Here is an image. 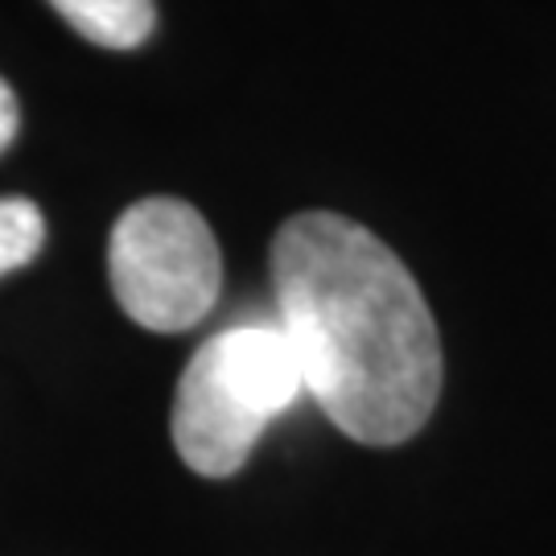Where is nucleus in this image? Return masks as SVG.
<instances>
[{"mask_svg":"<svg viewBox=\"0 0 556 556\" xmlns=\"http://www.w3.org/2000/svg\"><path fill=\"white\" fill-rule=\"evenodd\" d=\"M280 334L301 388L358 445L417 438L441 396V338L404 260L363 223L305 211L273 236Z\"/></svg>","mask_w":556,"mask_h":556,"instance_id":"obj_1","label":"nucleus"},{"mask_svg":"<svg viewBox=\"0 0 556 556\" xmlns=\"http://www.w3.org/2000/svg\"><path fill=\"white\" fill-rule=\"evenodd\" d=\"M108 277L119 309L157 330L181 334L199 326L223 289V256L215 231L181 199H140L112 227Z\"/></svg>","mask_w":556,"mask_h":556,"instance_id":"obj_3","label":"nucleus"},{"mask_svg":"<svg viewBox=\"0 0 556 556\" xmlns=\"http://www.w3.org/2000/svg\"><path fill=\"white\" fill-rule=\"evenodd\" d=\"M301 392L298 358L280 326L248 321L206 338L181 371L169 417L181 462L202 478H231Z\"/></svg>","mask_w":556,"mask_h":556,"instance_id":"obj_2","label":"nucleus"},{"mask_svg":"<svg viewBox=\"0 0 556 556\" xmlns=\"http://www.w3.org/2000/svg\"><path fill=\"white\" fill-rule=\"evenodd\" d=\"M87 41L103 50H137L157 25L153 0H50Z\"/></svg>","mask_w":556,"mask_h":556,"instance_id":"obj_4","label":"nucleus"},{"mask_svg":"<svg viewBox=\"0 0 556 556\" xmlns=\"http://www.w3.org/2000/svg\"><path fill=\"white\" fill-rule=\"evenodd\" d=\"M17 128H21V108H17V96H13V87L0 79V153L17 140Z\"/></svg>","mask_w":556,"mask_h":556,"instance_id":"obj_6","label":"nucleus"},{"mask_svg":"<svg viewBox=\"0 0 556 556\" xmlns=\"http://www.w3.org/2000/svg\"><path fill=\"white\" fill-rule=\"evenodd\" d=\"M46 243V219L29 199H0V277L25 268Z\"/></svg>","mask_w":556,"mask_h":556,"instance_id":"obj_5","label":"nucleus"}]
</instances>
